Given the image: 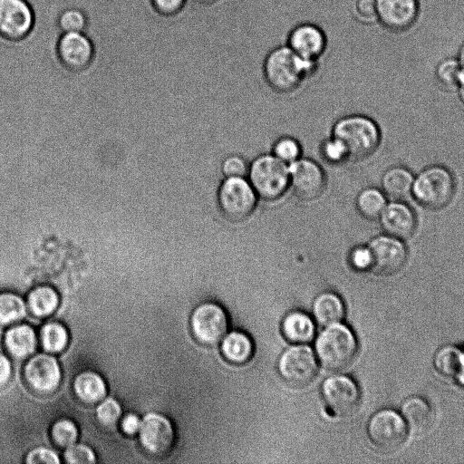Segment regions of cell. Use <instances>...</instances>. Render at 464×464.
Instances as JSON below:
<instances>
[{"mask_svg": "<svg viewBox=\"0 0 464 464\" xmlns=\"http://www.w3.org/2000/svg\"><path fill=\"white\" fill-rule=\"evenodd\" d=\"M319 65V62L296 55L285 44L266 54L262 71L266 82L273 90L285 93L295 90L305 77L317 71Z\"/></svg>", "mask_w": 464, "mask_h": 464, "instance_id": "1", "label": "cell"}, {"mask_svg": "<svg viewBox=\"0 0 464 464\" xmlns=\"http://www.w3.org/2000/svg\"><path fill=\"white\" fill-rule=\"evenodd\" d=\"M316 358L332 371H341L354 360L358 343L354 333L345 324L335 323L325 326L314 343Z\"/></svg>", "mask_w": 464, "mask_h": 464, "instance_id": "2", "label": "cell"}, {"mask_svg": "<svg viewBox=\"0 0 464 464\" xmlns=\"http://www.w3.org/2000/svg\"><path fill=\"white\" fill-rule=\"evenodd\" d=\"M333 137L343 144L348 158L353 160L369 157L381 141L378 125L362 115H351L339 120L334 127Z\"/></svg>", "mask_w": 464, "mask_h": 464, "instance_id": "3", "label": "cell"}, {"mask_svg": "<svg viewBox=\"0 0 464 464\" xmlns=\"http://www.w3.org/2000/svg\"><path fill=\"white\" fill-rule=\"evenodd\" d=\"M455 187L452 173L443 166L434 165L426 168L414 178L411 196L426 208L440 209L452 199Z\"/></svg>", "mask_w": 464, "mask_h": 464, "instance_id": "4", "label": "cell"}, {"mask_svg": "<svg viewBox=\"0 0 464 464\" xmlns=\"http://www.w3.org/2000/svg\"><path fill=\"white\" fill-rule=\"evenodd\" d=\"M247 175L257 196L266 200L277 199L289 187V165L273 154L257 157Z\"/></svg>", "mask_w": 464, "mask_h": 464, "instance_id": "5", "label": "cell"}, {"mask_svg": "<svg viewBox=\"0 0 464 464\" xmlns=\"http://www.w3.org/2000/svg\"><path fill=\"white\" fill-rule=\"evenodd\" d=\"M366 430L372 445L385 453H392L401 448L409 434V429L401 413L390 408L375 411L368 420Z\"/></svg>", "mask_w": 464, "mask_h": 464, "instance_id": "6", "label": "cell"}, {"mask_svg": "<svg viewBox=\"0 0 464 464\" xmlns=\"http://www.w3.org/2000/svg\"><path fill=\"white\" fill-rule=\"evenodd\" d=\"M257 194L245 178H226L218 192L221 213L230 221L239 222L254 211Z\"/></svg>", "mask_w": 464, "mask_h": 464, "instance_id": "7", "label": "cell"}, {"mask_svg": "<svg viewBox=\"0 0 464 464\" xmlns=\"http://www.w3.org/2000/svg\"><path fill=\"white\" fill-rule=\"evenodd\" d=\"M228 318L225 309L215 302L199 304L190 315L192 335L200 344L217 345L227 332Z\"/></svg>", "mask_w": 464, "mask_h": 464, "instance_id": "8", "label": "cell"}, {"mask_svg": "<svg viewBox=\"0 0 464 464\" xmlns=\"http://www.w3.org/2000/svg\"><path fill=\"white\" fill-rule=\"evenodd\" d=\"M280 376L296 386L311 382L318 370L317 358L311 347L296 343L285 349L278 359Z\"/></svg>", "mask_w": 464, "mask_h": 464, "instance_id": "9", "label": "cell"}, {"mask_svg": "<svg viewBox=\"0 0 464 464\" xmlns=\"http://www.w3.org/2000/svg\"><path fill=\"white\" fill-rule=\"evenodd\" d=\"M368 247L372 256L371 271L377 275H395L407 262L408 249L402 239L385 234L374 237Z\"/></svg>", "mask_w": 464, "mask_h": 464, "instance_id": "10", "label": "cell"}, {"mask_svg": "<svg viewBox=\"0 0 464 464\" xmlns=\"http://www.w3.org/2000/svg\"><path fill=\"white\" fill-rule=\"evenodd\" d=\"M322 395L329 409L338 416L353 414L361 400V392L354 380L340 374L332 375L324 381Z\"/></svg>", "mask_w": 464, "mask_h": 464, "instance_id": "11", "label": "cell"}, {"mask_svg": "<svg viewBox=\"0 0 464 464\" xmlns=\"http://www.w3.org/2000/svg\"><path fill=\"white\" fill-rule=\"evenodd\" d=\"M34 14L26 0H0V36L7 41L24 39L33 30Z\"/></svg>", "mask_w": 464, "mask_h": 464, "instance_id": "12", "label": "cell"}, {"mask_svg": "<svg viewBox=\"0 0 464 464\" xmlns=\"http://www.w3.org/2000/svg\"><path fill=\"white\" fill-rule=\"evenodd\" d=\"M56 53L66 70L78 72L90 67L95 50L84 33H63L56 44Z\"/></svg>", "mask_w": 464, "mask_h": 464, "instance_id": "13", "label": "cell"}, {"mask_svg": "<svg viewBox=\"0 0 464 464\" xmlns=\"http://www.w3.org/2000/svg\"><path fill=\"white\" fill-rule=\"evenodd\" d=\"M289 186L299 198L313 200L324 189V172L314 160L299 158L289 165Z\"/></svg>", "mask_w": 464, "mask_h": 464, "instance_id": "14", "label": "cell"}, {"mask_svg": "<svg viewBox=\"0 0 464 464\" xmlns=\"http://www.w3.org/2000/svg\"><path fill=\"white\" fill-rule=\"evenodd\" d=\"M141 446L156 456L167 454L172 448L175 432L170 420L159 413H148L141 420L139 430Z\"/></svg>", "mask_w": 464, "mask_h": 464, "instance_id": "15", "label": "cell"}, {"mask_svg": "<svg viewBox=\"0 0 464 464\" xmlns=\"http://www.w3.org/2000/svg\"><path fill=\"white\" fill-rule=\"evenodd\" d=\"M24 376L32 390L47 394L58 388L62 380V371L53 356L39 353L27 362Z\"/></svg>", "mask_w": 464, "mask_h": 464, "instance_id": "16", "label": "cell"}, {"mask_svg": "<svg viewBox=\"0 0 464 464\" xmlns=\"http://www.w3.org/2000/svg\"><path fill=\"white\" fill-rule=\"evenodd\" d=\"M286 45L298 56L321 63L327 47L324 32L318 25L303 23L295 26Z\"/></svg>", "mask_w": 464, "mask_h": 464, "instance_id": "17", "label": "cell"}, {"mask_svg": "<svg viewBox=\"0 0 464 464\" xmlns=\"http://www.w3.org/2000/svg\"><path fill=\"white\" fill-rule=\"evenodd\" d=\"M377 21L392 31L410 28L417 19V0H375Z\"/></svg>", "mask_w": 464, "mask_h": 464, "instance_id": "18", "label": "cell"}, {"mask_svg": "<svg viewBox=\"0 0 464 464\" xmlns=\"http://www.w3.org/2000/svg\"><path fill=\"white\" fill-rule=\"evenodd\" d=\"M379 218L385 234L402 240L411 237L417 227L414 210L402 200L387 204Z\"/></svg>", "mask_w": 464, "mask_h": 464, "instance_id": "19", "label": "cell"}, {"mask_svg": "<svg viewBox=\"0 0 464 464\" xmlns=\"http://www.w3.org/2000/svg\"><path fill=\"white\" fill-rule=\"evenodd\" d=\"M400 413L409 431L418 435L427 432L434 422V411L431 405L420 396L406 398L401 405Z\"/></svg>", "mask_w": 464, "mask_h": 464, "instance_id": "20", "label": "cell"}, {"mask_svg": "<svg viewBox=\"0 0 464 464\" xmlns=\"http://www.w3.org/2000/svg\"><path fill=\"white\" fill-rule=\"evenodd\" d=\"M436 372L457 384L464 387L463 350L452 345L440 348L433 357Z\"/></svg>", "mask_w": 464, "mask_h": 464, "instance_id": "21", "label": "cell"}, {"mask_svg": "<svg viewBox=\"0 0 464 464\" xmlns=\"http://www.w3.org/2000/svg\"><path fill=\"white\" fill-rule=\"evenodd\" d=\"M4 345L12 357L24 359L32 354L35 349V333L28 324L14 325L5 332Z\"/></svg>", "mask_w": 464, "mask_h": 464, "instance_id": "22", "label": "cell"}, {"mask_svg": "<svg viewBox=\"0 0 464 464\" xmlns=\"http://www.w3.org/2000/svg\"><path fill=\"white\" fill-rule=\"evenodd\" d=\"M281 330L285 338L295 344L311 342L315 334L314 322L302 311L288 313L282 321Z\"/></svg>", "mask_w": 464, "mask_h": 464, "instance_id": "23", "label": "cell"}, {"mask_svg": "<svg viewBox=\"0 0 464 464\" xmlns=\"http://www.w3.org/2000/svg\"><path fill=\"white\" fill-rule=\"evenodd\" d=\"M220 350L227 362L239 365L251 359L254 353V343L246 333L231 331L222 338Z\"/></svg>", "mask_w": 464, "mask_h": 464, "instance_id": "24", "label": "cell"}, {"mask_svg": "<svg viewBox=\"0 0 464 464\" xmlns=\"http://www.w3.org/2000/svg\"><path fill=\"white\" fill-rule=\"evenodd\" d=\"M312 311L316 323L327 326L343 320L345 306L339 295L332 292H324L314 298Z\"/></svg>", "mask_w": 464, "mask_h": 464, "instance_id": "25", "label": "cell"}, {"mask_svg": "<svg viewBox=\"0 0 464 464\" xmlns=\"http://www.w3.org/2000/svg\"><path fill=\"white\" fill-rule=\"evenodd\" d=\"M413 179L412 173L407 168L392 167L382 175V191L394 200H403L411 195Z\"/></svg>", "mask_w": 464, "mask_h": 464, "instance_id": "26", "label": "cell"}, {"mask_svg": "<svg viewBox=\"0 0 464 464\" xmlns=\"http://www.w3.org/2000/svg\"><path fill=\"white\" fill-rule=\"evenodd\" d=\"M73 390L81 401L91 404L102 401L107 392L102 377L91 371L82 372L76 376Z\"/></svg>", "mask_w": 464, "mask_h": 464, "instance_id": "27", "label": "cell"}, {"mask_svg": "<svg viewBox=\"0 0 464 464\" xmlns=\"http://www.w3.org/2000/svg\"><path fill=\"white\" fill-rule=\"evenodd\" d=\"M27 304L35 316L45 317L56 310L59 304V296L52 287L42 285L34 288L29 294Z\"/></svg>", "mask_w": 464, "mask_h": 464, "instance_id": "28", "label": "cell"}, {"mask_svg": "<svg viewBox=\"0 0 464 464\" xmlns=\"http://www.w3.org/2000/svg\"><path fill=\"white\" fill-rule=\"evenodd\" d=\"M386 205V195L376 188L362 189L356 198L359 213L367 219L379 218Z\"/></svg>", "mask_w": 464, "mask_h": 464, "instance_id": "29", "label": "cell"}, {"mask_svg": "<svg viewBox=\"0 0 464 464\" xmlns=\"http://www.w3.org/2000/svg\"><path fill=\"white\" fill-rule=\"evenodd\" d=\"M25 313V303L21 296L11 292L0 293V326L14 324Z\"/></svg>", "mask_w": 464, "mask_h": 464, "instance_id": "30", "label": "cell"}, {"mask_svg": "<svg viewBox=\"0 0 464 464\" xmlns=\"http://www.w3.org/2000/svg\"><path fill=\"white\" fill-rule=\"evenodd\" d=\"M40 338L44 350L50 353H59L66 347L69 334L62 324L50 322L42 327Z\"/></svg>", "mask_w": 464, "mask_h": 464, "instance_id": "31", "label": "cell"}, {"mask_svg": "<svg viewBox=\"0 0 464 464\" xmlns=\"http://www.w3.org/2000/svg\"><path fill=\"white\" fill-rule=\"evenodd\" d=\"M460 71L461 66L458 59L447 58L438 64L436 78L442 87L453 90L459 86Z\"/></svg>", "mask_w": 464, "mask_h": 464, "instance_id": "32", "label": "cell"}, {"mask_svg": "<svg viewBox=\"0 0 464 464\" xmlns=\"http://www.w3.org/2000/svg\"><path fill=\"white\" fill-rule=\"evenodd\" d=\"M58 25L63 33H84L88 25V18L82 10L69 7L60 14Z\"/></svg>", "mask_w": 464, "mask_h": 464, "instance_id": "33", "label": "cell"}, {"mask_svg": "<svg viewBox=\"0 0 464 464\" xmlns=\"http://www.w3.org/2000/svg\"><path fill=\"white\" fill-rule=\"evenodd\" d=\"M52 437L59 446L68 447L77 440L78 430L71 420L61 419L53 425Z\"/></svg>", "mask_w": 464, "mask_h": 464, "instance_id": "34", "label": "cell"}, {"mask_svg": "<svg viewBox=\"0 0 464 464\" xmlns=\"http://www.w3.org/2000/svg\"><path fill=\"white\" fill-rule=\"evenodd\" d=\"M301 147L298 141L291 137H282L274 145L273 155L283 162L290 165L300 158Z\"/></svg>", "mask_w": 464, "mask_h": 464, "instance_id": "35", "label": "cell"}, {"mask_svg": "<svg viewBox=\"0 0 464 464\" xmlns=\"http://www.w3.org/2000/svg\"><path fill=\"white\" fill-rule=\"evenodd\" d=\"M121 414V405L112 398L103 400L96 409L99 421L105 426L114 425L120 419Z\"/></svg>", "mask_w": 464, "mask_h": 464, "instance_id": "36", "label": "cell"}, {"mask_svg": "<svg viewBox=\"0 0 464 464\" xmlns=\"http://www.w3.org/2000/svg\"><path fill=\"white\" fill-rule=\"evenodd\" d=\"M352 14L355 20L362 24H370L377 21L375 0H354Z\"/></svg>", "mask_w": 464, "mask_h": 464, "instance_id": "37", "label": "cell"}, {"mask_svg": "<svg viewBox=\"0 0 464 464\" xmlns=\"http://www.w3.org/2000/svg\"><path fill=\"white\" fill-rule=\"evenodd\" d=\"M64 459L68 463H94L95 455L91 448L83 444H72L64 451Z\"/></svg>", "mask_w": 464, "mask_h": 464, "instance_id": "38", "label": "cell"}, {"mask_svg": "<svg viewBox=\"0 0 464 464\" xmlns=\"http://www.w3.org/2000/svg\"><path fill=\"white\" fill-rule=\"evenodd\" d=\"M248 169L246 160L237 155L228 156L222 162V172L226 178H245Z\"/></svg>", "mask_w": 464, "mask_h": 464, "instance_id": "39", "label": "cell"}, {"mask_svg": "<svg viewBox=\"0 0 464 464\" xmlns=\"http://www.w3.org/2000/svg\"><path fill=\"white\" fill-rule=\"evenodd\" d=\"M352 266L360 271L371 270L372 256L368 246L354 247L350 254Z\"/></svg>", "mask_w": 464, "mask_h": 464, "instance_id": "40", "label": "cell"}, {"mask_svg": "<svg viewBox=\"0 0 464 464\" xmlns=\"http://www.w3.org/2000/svg\"><path fill=\"white\" fill-rule=\"evenodd\" d=\"M323 155L325 160L333 163H338L348 159L344 147L334 137L324 143Z\"/></svg>", "mask_w": 464, "mask_h": 464, "instance_id": "41", "label": "cell"}, {"mask_svg": "<svg viewBox=\"0 0 464 464\" xmlns=\"http://www.w3.org/2000/svg\"><path fill=\"white\" fill-rule=\"evenodd\" d=\"M188 0H150L154 10L163 16H174L182 12Z\"/></svg>", "mask_w": 464, "mask_h": 464, "instance_id": "42", "label": "cell"}, {"mask_svg": "<svg viewBox=\"0 0 464 464\" xmlns=\"http://www.w3.org/2000/svg\"><path fill=\"white\" fill-rule=\"evenodd\" d=\"M26 463H46L58 464L60 459L57 454L47 448H36L28 452L25 459Z\"/></svg>", "mask_w": 464, "mask_h": 464, "instance_id": "43", "label": "cell"}, {"mask_svg": "<svg viewBox=\"0 0 464 464\" xmlns=\"http://www.w3.org/2000/svg\"><path fill=\"white\" fill-rule=\"evenodd\" d=\"M12 363L7 356L0 353V389L4 388L12 377Z\"/></svg>", "mask_w": 464, "mask_h": 464, "instance_id": "44", "label": "cell"}, {"mask_svg": "<svg viewBox=\"0 0 464 464\" xmlns=\"http://www.w3.org/2000/svg\"><path fill=\"white\" fill-rule=\"evenodd\" d=\"M140 423L141 420L137 415L130 413L123 418L121 428L126 434L132 435L139 431Z\"/></svg>", "mask_w": 464, "mask_h": 464, "instance_id": "45", "label": "cell"}, {"mask_svg": "<svg viewBox=\"0 0 464 464\" xmlns=\"http://www.w3.org/2000/svg\"><path fill=\"white\" fill-rule=\"evenodd\" d=\"M458 61L459 64L464 68V42L459 50Z\"/></svg>", "mask_w": 464, "mask_h": 464, "instance_id": "46", "label": "cell"}, {"mask_svg": "<svg viewBox=\"0 0 464 464\" xmlns=\"http://www.w3.org/2000/svg\"><path fill=\"white\" fill-rule=\"evenodd\" d=\"M459 98L462 107L464 108V84L460 85L459 88Z\"/></svg>", "mask_w": 464, "mask_h": 464, "instance_id": "47", "label": "cell"}, {"mask_svg": "<svg viewBox=\"0 0 464 464\" xmlns=\"http://www.w3.org/2000/svg\"><path fill=\"white\" fill-rule=\"evenodd\" d=\"M195 1L200 5H208V4L215 2L216 0H195Z\"/></svg>", "mask_w": 464, "mask_h": 464, "instance_id": "48", "label": "cell"}, {"mask_svg": "<svg viewBox=\"0 0 464 464\" xmlns=\"http://www.w3.org/2000/svg\"><path fill=\"white\" fill-rule=\"evenodd\" d=\"M463 353H464V350H463Z\"/></svg>", "mask_w": 464, "mask_h": 464, "instance_id": "49", "label": "cell"}]
</instances>
